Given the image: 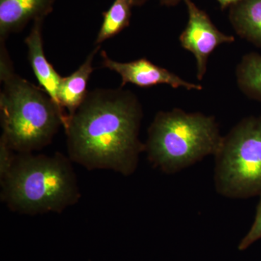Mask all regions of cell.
I'll return each mask as SVG.
<instances>
[{"label": "cell", "instance_id": "obj_1", "mask_svg": "<svg viewBox=\"0 0 261 261\" xmlns=\"http://www.w3.org/2000/svg\"><path fill=\"white\" fill-rule=\"evenodd\" d=\"M143 110L135 94L121 88L88 92L64 128L68 157L89 171L135 172L145 143L140 140Z\"/></svg>", "mask_w": 261, "mask_h": 261}, {"label": "cell", "instance_id": "obj_2", "mask_svg": "<svg viewBox=\"0 0 261 261\" xmlns=\"http://www.w3.org/2000/svg\"><path fill=\"white\" fill-rule=\"evenodd\" d=\"M12 63L1 42V137L16 153H33L51 143L68 116L44 89L17 74Z\"/></svg>", "mask_w": 261, "mask_h": 261}, {"label": "cell", "instance_id": "obj_3", "mask_svg": "<svg viewBox=\"0 0 261 261\" xmlns=\"http://www.w3.org/2000/svg\"><path fill=\"white\" fill-rule=\"evenodd\" d=\"M72 163L59 152L16 153L10 172L0 180L2 201L18 214H61L81 198Z\"/></svg>", "mask_w": 261, "mask_h": 261}, {"label": "cell", "instance_id": "obj_4", "mask_svg": "<svg viewBox=\"0 0 261 261\" xmlns=\"http://www.w3.org/2000/svg\"><path fill=\"white\" fill-rule=\"evenodd\" d=\"M222 138L214 116L174 108L155 115L147 130L145 152L153 167L175 174L215 155Z\"/></svg>", "mask_w": 261, "mask_h": 261}, {"label": "cell", "instance_id": "obj_5", "mask_svg": "<svg viewBox=\"0 0 261 261\" xmlns=\"http://www.w3.org/2000/svg\"><path fill=\"white\" fill-rule=\"evenodd\" d=\"M219 195L247 199L261 193V116L243 118L223 137L215 154Z\"/></svg>", "mask_w": 261, "mask_h": 261}, {"label": "cell", "instance_id": "obj_6", "mask_svg": "<svg viewBox=\"0 0 261 261\" xmlns=\"http://www.w3.org/2000/svg\"><path fill=\"white\" fill-rule=\"evenodd\" d=\"M188 12V21L179 37L181 47L190 51L196 61L197 78L203 80L207 72L209 57L223 44L234 42L233 36L228 35L216 28L210 17L192 0H184Z\"/></svg>", "mask_w": 261, "mask_h": 261}, {"label": "cell", "instance_id": "obj_7", "mask_svg": "<svg viewBox=\"0 0 261 261\" xmlns=\"http://www.w3.org/2000/svg\"><path fill=\"white\" fill-rule=\"evenodd\" d=\"M104 68L116 72L121 77V87L132 84L142 88H148L160 84H166L172 88L200 91L202 86L183 80L166 68L154 64L146 58L122 63L113 61L106 51H100Z\"/></svg>", "mask_w": 261, "mask_h": 261}, {"label": "cell", "instance_id": "obj_8", "mask_svg": "<svg viewBox=\"0 0 261 261\" xmlns=\"http://www.w3.org/2000/svg\"><path fill=\"white\" fill-rule=\"evenodd\" d=\"M56 0H0V42L23 30L29 22L43 20Z\"/></svg>", "mask_w": 261, "mask_h": 261}, {"label": "cell", "instance_id": "obj_9", "mask_svg": "<svg viewBox=\"0 0 261 261\" xmlns=\"http://www.w3.org/2000/svg\"><path fill=\"white\" fill-rule=\"evenodd\" d=\"M42 23L43 20L34 21L32 30L25 38L29 60L41 88L44 89L57 106L63 111L58 99V91L63 77L57 73L44 54L42 34Z\"/></svg>", "mask_w": 261, "mask_h": 261}, {"label": "cell", "instance_id": "obj_10", "mask_svg": "<svg viewBox=\"0 0 261 261\" xmlns=\"http://www.w3.org/2000/svg\"><path fill=\"white\" fill-rule=\"evenodd\" d=\"M99 49L100 46L97 45L78 69L68 76L62 78L58 99L62 109L68 111V118L74 114L88 94L87 83L94 70L92 66L94 56Z\"/></svg>", "mask_w": 261, "mask_h": 261}, {"label": "cell", "instance_id": "obj_11", "mask_svg": "<svg viewBox=\"0 0 261 261\" xmlns=\"http://www.w3.org/2000/svg\"><path fill=\"white\" fill-rule=\"evenodd\" d=\"M228 17L238 36L261 49V0H243L232 5Z\"/></svg>", "mask_w": 261, "mask_h": 261}, {"label": "cell", "instance_id": "obj_12", "mask_svg": "<svg viewBox=\"0 0 261 261\" xmlns=\"http://www.w3.org/2000/svg\"><path fill=\"white\" fill-rule=\"evenodd\" d=\"M239 89L246 97L261 102V55L247 53L236 68Z\"/></svg>", "mask_w": 261, "mask_h": 261}, {"label": "cell", "instance_id": "obj_13", "mask_svg": "<svg viewBox=\"0 0 261 261\" xmlns=\"http://www.w3.org/2000/svg\"><path fill=\"white\" fill-rule=\"evenodd\" d=\"M133 6V0H115L104 13L102 27L95 41L97 45L115 37L129 25Z\"/></svg>", "mask_w": 261, "mask_h": 261}, {"label": "cell", "instance_id": "obj_14", "mask_svg": "<svg viewBox=\"0 0 261 261\" xmlns=\"http://www.w3.org/2000/svg\"><path fill=\"white\" fill-rule=\"evenodd\" d=\"M259 197L260 200L257 205L256 214L253 224L245 238L239 244L238 249L240 251L246 250L249 247L251 246L252 244L261 239V193Z\"/></svg>", "mask_w": 261, "mask_h": 261}, {"label": "cell", "instance_id": "obj_15", "mask_svg": "<svg viewBox=\"0 0 261 261\" xmlns=\"http://www.w3.org/2000/svg\"><path fill=\"white\" fill-rule=\"evenodd\" d=\"M16 152L4 139L0 137V180L3 179L10 172L14 163Z\"/></svg>", "mask_w": 261, "mask_h": 261}, {"label": "cell", "instance_id": "obj_16", "mask_svg": "<svg viewBox=\"0 0 261 261\" xmlns=\"http://www.w3.org/2000/svg\"><path fill=\"white\" fill-rule=\"evenodd\" d=\"M243 0H217L218 3H219L220 6L222 9L228 8V7L232 6V5L237 4V3H240Z\"/></svg>", "mask_w": 261, "mask_h": 261}, {"label": "cell", "instance_id": "obj_17", "mask_svg": "<svg viewBox=\"0 0 261 261\" xmlns=\"http://www.w3.org/2000/svg\"><path fill=\"white\" fill-rule=\"evenodd\" d=\"M160 3L166 6H174L180 3L181 0H159Z\"/></svg>", "mask_w": 261, "mask_h": 261}, {"label": "cell", "instance_id": "obj_18", "mask_svg": "<svg viewBox=\"0 0 261 261\" xmlns=\"http://www.w3.org/2000/svg\"><path fill=\"white\" fill-rule=\"evenodd\" d=\"M147 0H133L134 5H141L144 4Z\"/></svg>", "mask_w": 261, "mask_h": 261}]
</instances>
